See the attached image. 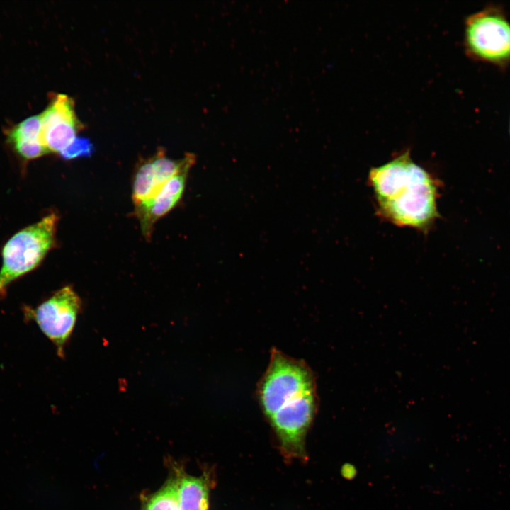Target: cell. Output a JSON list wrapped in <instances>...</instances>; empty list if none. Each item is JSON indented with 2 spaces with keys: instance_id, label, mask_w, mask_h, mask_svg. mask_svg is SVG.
I'll use <instances>...</instances> for the list:
<instances>
[{
  "instance_id": "13",
  "label": "cell",
  "mask_w": 510,
  "mask_h": 510,
  "mask_svg": "<svg viewBox=\"0 0 510 510\" xmlns=\"http://www.w3.org/2000/svg\"><path fill=\"white\" fill-rule=\"evenodd\" d=\"M92 145L89 140L77 137L73 143L60 155L64 159H74L91 153Z\"/></svg>"
},
{
  "instance_id": "10",
  "label": "cell",
  "mask_w": 510,
  "mask_h": 510,
  "mask_svg": "<svg viewBox=\"0 0 510 510\" xmlns=\"http://www.w3.org/2000/svg\"><path fill=\"white\" fill-rule=\"evenodd\" d=\"M174 472L177 481L178 498L181 510H208L210 480L203 473L196 477L190 475L183 467L171 459L166 462Z\"/></svg>"
},
{
  "instance_id": "2",
  "label": "cell",
  "mask_w": 510,
  "mask_h": 510,
  "mask_svg": "<svg viewBox=\"0 0 510 510\" xmlns=\"http://www.w3.org/2000/svg\"><path fill=\"white\" fill-rule=\"evenodd\" d=\"M463 45L472 60L506 69L510 65V20L504 7L492 3L468 16Z\"/></svg>"
},
{
  "instance_id": "3",
  "label": "cell",
  "mask_w": 510,
  "mask_h": 510,
  "mask_svg": "<svg viewBox=\"0 0 510 510\" xmlns=\"http://www.w3.org/2000/svg\"><path fill=\"white\" fill-rule=\"evenodd\" d=\"M57 215L52 212L12 236L2 249L0 300L9 285L35 269L55 242Z\"/></svg>"
},
{
  "instance_id": "6",
  "label": "cell",
  "mask_w": 510,
  "mask_h": 510,
  "mask_svg": "<svg viewBox=\"0 0 510 510\" xmlns=\"http://www.w3.org/2000/svg\"><path fill=\"white\" fill-rule=\"evenodd\" d=\"M317 408L315 389L287 401L269 419L284 455L305 458V441Z\"/></svg>"
},
{
  "instance_id": "12",
  "label": "cell",
  "mask_w": 510,
  "mask_h": 510,
  "mask_svg": "<svg viewBox=\"0 0 510 510\" xmlns=\"http://www.w3.org/2000/svg\"><path fill=\"white\" fill-rule=\"evenodd\" d=\"M140 510H181L177 492L176 477L169 468V475L155 492L141 495Z\"/></svg>"
},
{
  "instance_id": "8",
  "label": "cell",
  "mask_w": 510,
  "mask_h": 510,
  "mask_svg": "<svg viewBox=\"0 0 510 510\" xmlns=\"http://www.w3.org/2000/svg\"><path fill=\"white\" fill-rule=\"evenodd\" d=\"M195 162V157H189L180 169L150 199L136 206V215L140 221L142 232L150 237L155 222L172 210L181 199L183 193L188 173Z\"/></svg>"
},
{
  "instance_id": "4",
  "label": "cell",
  "mask_w": 510,
  "mask_h": 510,
  "mask_svg": "<svg viewBox=\"0 0 510 510\" xmlns=\"http://www.w3.org/2000/svg\"><path fill=\"white\" fill-rule=\"evenodd\" d=\"M312 389H315L314 376L305 362L272 350L257 389L259 402L268 420L285 402Z\"/></svg>"
},
{
  "instance_id": "9",
  "label": "cell",
  "mask_w": 510,
  "mask_h": 510,
  "mask_svg": "<svg viewBox=\"0 0 510 510\" xmlns=\"http://www.w3.org/2000/svg\"><path fill=\"white\" fill-rule=\"evenodd\" d=\"M190 154L172 159L157 153L137 169L132 186V200L137 206L152 198L187 162Z\"/></svg>"
},
{
  "instance_id": "14",
  "label": "cell",
  "mask_w": 510,
  "mask_h": 510,
  "mask_svg": "<svg viewBox=\"0 0 510 510\" xmlns=\"http://www.w3.org/2000/svg\"><path fill=\"white\" fill-rule=\"evenodd\" d=\"M509 128H510V125H509ZM509 130H510V128H509Z\"/></svg>"
},
{
  "instance_id": "1",
  "label": "cell",
  "mask_w": 510,
  "mask_h": 510,
  "mask_svg": "<svg viewBox=\"0 0 510 510\" xmlns=\"http://www.w3.org/2000/svg\"><path fill=\"white\" fill-rule=\"evenodd\" d=\"M368 183L374 193L377 213L386 221L427 232L439 217V181L412 160L408 149L372 168Z\"/></svg>"
},
{
  "instance_id": "5",
  "label": "cell",
  "mask_w": 510,
  "mask_h": 510,
  "mask_svg": "<svg viewBox=\"0 0 510 510\" xmlns=\"http://www.w3.org/2000/svg\"><path fill=\"white\" fill-rule=\"evenodd\" d=\"M81 307L77 293L70 286H65L28 311V317L53 343L60 357L64 356V346L74 331Z\"/></svg>"
},
{
  "instance_id": "7",
  "label": "cell",
  "mask_w": 510,
  "mask_h": 510,
  "mask_svg": "<svg viewBox=\"0 0 510 510\" xmlns=\"http://www.w3.org/2000/svg\"><path fill=\"white\" fill-rule=\"evenodd\" d=\"M40 115L43 144L48 152L61 154L76 140L82 127L72 98L63 94H57Z\"/></svg>"
},
{
  "instance_id": "11",
  "label": "cell",
  "mask_w": 510,
  "mask_h": 510,
  "mask_svg": "<svg viewBox=\"0 0 510 510\" xmlns=\"http://www.w3.org/2000/svg\"><path fill=\"white\" fill-rule=\"evenodd\" d=\"M41 134L40 115H33L13 126L8 132V140L21 157L28 158L36 154L44 145Z\"/></svg>"
}]
</instances>
